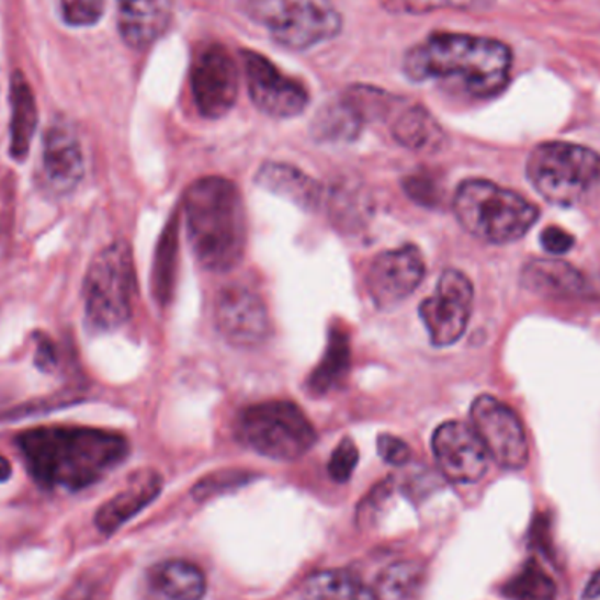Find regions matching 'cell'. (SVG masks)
<instances>
[{
  "mask_svg": "<svg viewBox=\"0 0 600 600\" xmlns=\"http://www.w3.org/2000/svg\"><path fill=\"white\" fill-rule=\"evenodd\" d=\"M216 325L230 344L254 348L271 333L268 306L254 290L228 285L216 301Z\"/></svg>",
  "mask_w": 600,
  "mask_h": 600,
  "instance_id": "13",
  "label": "cell"
},
{
  "mask_svg": "<svg viewBox=\"0 0 600 600\" xmlns=\"http://www.w3.org/2000/svg\"><path fill=\"white\" fill-rule=\"evenodd\" d=\"M474 288L464 272L448 269L434 294L420 304V318L435 347H450L464 336L473 313Z\"/></svg>",
  "mask_w": 600,
  "mask_h": 600,
  "instance_id": "9",
  "label": "cell"
},
{
  "mask_svg": "<svg viewBox=\"0 0 600 600\" xmlns=\"http://www.w3.org/2000/svg\"><path fill=\"white\" fill-rule=\"evenodd\" d=\"M426 276L423 254L415 245L377 254L369 269L367 288L374 304L382 309L403 303L420 286Z\"/></svg>",
  "mask_w": 600,
  "mask_h": 600,
  "instance_id": "15",
  "label": "cell"
},
{
  "mask_svg": "<svg viewBox=\"0 0 600 600\" xmlns=\"http://www.w3.org/2000/svg\"><path fill=\"white\" fill-rule=\"evenodd\" d=\"M61 14L69 25L90 26L101 20L105 0H60Z\"/></svg>",
  "mask_w": 600,
  "mask_h": 600,
  "instance_id": "31",
  "label": "cell"
},
{
  "mask_svg": "<svg viewBox=\"0 0 600 600\" xmlns=\"http://www.w3.org/2000/svg\"><path fill=\"white\" fill-rule=\"evenodd\" d=\"M237 439L272 461L294 462L316 443V432L303 409L288 400L253 404L241 411Z\"/></svg>",
  "mask_w": 600,
  "mask_h": 600,
  "instance_id": "6",
  "label": "cell"
},
{
  "mask_svg": "<svg viewBox=\"0 0 600 600\" xmlns=\"http://www.w3.org/2000/svg\"><path fill=\"white\" fill-rule=\"evenodd\" d=\"M359 464V450L350 438L342 439L333 450L329 462V474L333 482L347 483Z\"/></svg>",
  "mask_w": 600,
  "mask_h": 600,
  "instance_id": "33",
  "label": "cell"
},
{
  "mask_svg": "<svg viewBox=\"0 0 600 600\" xmlns=\"http://www.w3.org/2000/svg\"><path fill=\"white\" fill-rule=\"evenodd\" d=\"M392 134L404 148L421 154L439 151L446 140L441 125L421 105H411L400 111L392 125Z\"/></svg>",
  "mask_w": 600,
  "mask_h": 600,
  "instance_id": "23",
  "label": "cell"
},
{
  "mask_svg": "<svg viewBox=\"0 0 600 600\" xmlns=\"http://www.w3.org/2000/svg\"><path fill=\"white\" fill-rule=\"evenodd\" d=\"M118 31L132 49L157 43L172 22V0H116Z\"/></svg>",
  "mask_w": 600,
  "mask_h": 600,
  "instance_id": "18",
  "label": "cell"
},
{
  "mask_svg": "<svg viewBox=\"0 0 600 600\" xmlns=\"http://www.w3.org/2000/svg\"><path fill=\"white\" fill-rule=\"evenodd\" d=\"M377 452L386 464L404 465L411 459V450L403 439L390 434H382L377 438Z\"/></svg>",
  "mask_w": 600,
  "mask_h": 600,
  "instance_id": "35",
  "label": "cell"
},
{
  "mask_svg": "<svg viewBox=\"0 0 600 600\" xmlns=\"http://www.w3.org/2000/svg\"><path fill=\"white\" fill-rule=\"evenodd\" d=\"M84 174L83 149L69 123H53L44 136L43 186L61 197L81 183Z\"/></svg>",
  "mask_w": 600,
  "mask_h": 600,
  "instance_id": "16",
  "label": "cell"
},
{
  "mask_svg": "<svg viewBox=\"0 0 600 600\" xmlns=\"http://www.w3.org/2000/svg\"><path fill=\"white\" fill-rule=\"evenodd\" d=\"M404 190L408 192L412 201L423 206H434L441 197L438 183L427 174L409 176L408 180L404 181Z\"/></svg>",
  "mask_w": 600,
  "mask_h": 600,
  "instance_id": "34",
  "label": "cell"
},
{
  "mask_svg": "<svg viewBox=\"0 0 600 600\" xmlns=\"http://www.w3.org/2000/svg\"><path fill=\"white\" fill-rule=\"evenodd\" d=\"M248 479V474L241 471H225V473H216L207 476L206 479L193 487V497L197 500H206L210 497L216 496L219 491L230 490V488L241 487Z\"/></svg>",
  "mask_w": 600,
  "mask_h": 600,
  "instance_id": "32",
  "label": "cell"
},
{
  "mask_svg": "<svg viewBox=\"0 0 600 600\" xmlns=\"http://www.w3.org/2000/svg\"><path fill=\"white\" fill-rule=\"evenodd\" d=\"M473 429L490 459L505 469H523L529 462V441L517 412L491 395H482L471 408Z\"/></svg>",
  "mask_w": 600,
  "mask_h": 600,
  "instance_id": "10",
  "label": "cell"
},
{
  "mask_svg": "<svg viewBox=\"0 0 600 600\" xmlns=\"http://www.w3.org/2000/svg\"><path fill=\"white\" fill-rule=\"evenodd\" d=\"M426 573L417 562H395L376 581L377 600H418Z\"/></svg>",
  "mask_w": 600,
  "mask_h": 600,
  "instance_id": "28",
  "label": "cell"
},
{
  "mask_svg": "<svg viewBox=\"0 0 600 600\" xmlns=\"http://www.w3.org/2000/svg\"><path fill=\"white\" fill-rule=\"evenodd\" d=\"M522 283L543 297H600V286L564 260H532L523 269Z\"/></svg>",
  "mask_w": 600,
  "mask_h": 600,
  "instance_id": "17",
  "label": "cell"
},
{
  "mask_svg": "<svg viewBox=\"0 0 600 600\" xmlns=\"http://www.w3.org/2000/svg\"><path fill=\"white\" fill-rule=\"evenodd\" d=\"M350 332L342 324L330 327L327 348L320 364L307 377V390L313 395H327L336 390L347 380L351 365Z\"/></svg>",
  "mask_w": 600,
  "mask_h": 600,
  "instance_id": "22",
  "label": "cell"
},
{
  "mask_svg": "<svg viewBox=\"0 0 600 600\" xmlns=\"http://www.w3.org/2000/svg\"><path fill=\"white\" fill-rule=\"evenodd\" d=\"M11 473H13V469H11V464H9L8 459L0 455V483L8 482V479L11 478Z\"/></svg>",
  "mask_w": 600,
  "mask_h": 600,
  "instance_id": "38",
  "label": "cell"
},
{
  "mask_svg": "<svg viewBox=\"0 0 600 600\" xmlns=\"http://www.w3.org/2000/svg\"><path fill=\"white\" fill-rule=\"evenodd\" d=\"M453 210L467 233L491 245L517 241L540 219V210L531 201L487 180L464 181Z\"/></svg>",
  "mask_w": 600,
  "mask_h": 600,
  "instance_id": "4",
  "label": "cell"
},
{
  "mask_svg": "<svg viewBox=\"0 0 600 600\" xmlns=\"http://www.w3.org/2000/svg\"><path fill=\"white\" fill-rule=\"evenodd\" d=\"M513 69V52L502 41L482 35L435 32L404 57L411 81L456 79L465 92L490 99L505 92Z\"/></svg>",
  "mask_w": 600,
  "mask_h": 600,
  "instance_id": "2",
  "label": "cell"
},
{
  "mask_svg": "<svg viewBox=\"0 0 600 600\" xmlns=\"http://www.w3.org/2000/svg\"><path fill=\"white\" fill-rule=\"evenodd\" d=\"M304 593L309 600H377L374 588L341 569L316 573L304 585Z\"/></svg>",
  "mask_w": 600,
  "mask_h": 600,
  "instance_id": "26",
  "label": "cell"
},
{
  "mask_svg": "<svg viewBox=\"0 0 600 600\" xmlns=\"http://www.w3.org/2000/svg\"><path fill=\"white\" fill-rule=\"evenodd\" d=\"M178 234H180V216L172 215L160 241L154 265V294L158 304H167L172 297V286L176 281V265H178Z\"/></svg>",
  "mask_w": 600,
  "mask_h": 600,
  "instance_id": "27",
  "label": "cell"
},
{
  "mask_svg": "<svg viewBox=\"0 0 600 600\" xmlns=\"http://www.w3.org/2000/svg\"><path fill=\"white\" fill-rule=\"evenodd\" d=\"M388 13L426 14L438 9H485L494 0H380Z\"/></svg>",
  "mask_w": 600,
  "mask_h": 600,
  "instance_id": "30",
  "label": "cell"
},
{
  "mask_svg": "<svg viewBox=\"0 0 600 600\" xmlns=\"http://www.w3.org/2000/svg\"><path fill=\"white\" fill-rule=\"evenodd\" d=\"M254 181L263 190L288 199L304 210H316L324 201L321 184L288 163H263Z\"/></svg>",
  "mask_w": 600,
  "mask_h": 600,
  "instance_id": "21",
  "label": "cell"
},
{
  "mask_svg": "<svg viewBox=\"0 0 600 600\" xmlns=\"http://www.w3.org/2000/svg\"><path fill=\"white\" fill-rule=\"evenodd\" d=\"M432 450L439 469L450 482L469 485L487 474L490 462L487 448L476 430L462 421H446L439 427L432 438Z\"/></svg>",
  "mask_w": 600,
  "mask_h": 600,
  "instance_id": "14",
  "label": "cell"
},
{
  "mask_svg": "<svg viewBox=\"0 0 600 600\" xmlns=\"http://www.w3.org/2000/svg\"><path fill=\"white\" fill-rule=\"evenodd\" d=\"M364 125L355 107L347 97L341 95L338 101L327 102L318 111L313 120L312 132L315 139L324 143H347L356 139Z\"/></svg>",
  "mask_w": 600,
  "mask_h": 600,
  "instance_id": "25",
  "label": "cell"
},
{
  "mask_svg": "<svg viewBox=\"0 0 600 600\" xmlns=\"http://www.w3.org/2000/svg\"><path fill=\"white\" fill-rule=\"evenodd\" d=\"M162 491V476L155 471H140L134 474L127 487L107 500L95 513L97 531L113 535L132 518L139 514L146 506L151 505Z\"/></svg>",
  "mask_w": 600,
  "mask_h": 600,
  "instance_id": "19",
  "label": "cell"
},
{
  "mask_svg": "<svg viewBox=\"0 0 600 600\" xmlns=\"http://www.w3.org/2000/svg\"><path fill=\"white\" fill-rule=\"evenodd\" d=\"M541 245L550 254L561 257V254L569 253L573 250L575 236H570L564 228L548 227L541 234Z\"/></svg>",
  "mask_w": 600,
  "mask_h": 600,
  "instance_id": "36",
  "label": "cell"
},
{
  "mask_svg": "<svg viewBox=\"0 0 600 600\" xmlns=\"http://www.w3.org/2000/svg\"><path fill=\"white\" fill-rule=\"evenodd\" d=\"M206 575L186 561H166L146 570L145 600H202L206 596Z\"/></svg>",
  "mask_w": 600,
  "mask_h": 600,
  "instance_id": "20",
  "label": "cell"
},
{
  "mask_svg": "<svg viewBox=\"0 0 600 600\" xmlns=\"http://www.w3.org/2000/svg\"><path fill=\"white\" fill-rule=\"evenodd\" d=\"M192 92L206 118H222L233 110L239 95V70L222 44L207 46L193 64Z\"/></svg>",
  "mask_w": 600,
  "mask_h": 600,
  "instance_id": "12",
  "label": "cell"
},
{
  "mask_svg": "<svg viewBox=\"0 0 600 600\" xmlns=\"http://www.w3.org/2000/svg\"><path fill=\"white\" fill-rule=\"evenodd\" d=\"M527 174L546 201L575 206L600 184V155L573 143H543L529 157Z\"/></svg>",
  "mask_w": 600,
  "mask_h": 600,
  "instance_id": "5",
  "label": "cell"
},
{
  "mask_svg": "<svg viewBox=\"0 0 600 600\" xmlns=\"http://www.w3.org/2000/svg\"><path fill=\"white\" fill-rule=\"evenodd\" d=\"M189 241L202 268L225 272L241 262L246 250V211L236 183L206 176L184 195Z\"/></svg>",
  "mask_w": 600,
  "mask_h": 600,
  "instance_id": "3",
  "label": "cell"
},
{
  "mask_svg": "<svg viewBox=\"0 0 600 600\" xmlns=\"http://www.w3.org/2000/svg\"><path fill=\"white\" fill-rule=\"evenodd\" d=\"M251 101L272 118H294L309 104V93L297 79L283 75L262 53L242 52Z\"/></svg>",
  "mask_w": 600,
  "mask_h": 600,
  "instance_id": "11",
  "label": "cell"
},
{
  "mask_svg": "<svg viewBox=\"0 0 600 600\" xmlns=\"http://www.w3.org/2000/svg\"><path fill=\"white\" fill-rule=\"evenodd\" d=\"M16 446L34 482L46 490L92 487L128 455L127 439L92 427H37L18 435Z\"/></svg>",
  "mask_w": 600,
  "mask_h": 600,
  "instance_id": "1",
  "label": "cell"
},
{
  "mask_svg": "<svg viewBox=\"0 0 600 600\" xmlns=\"http://www.w3.org/2000/svg\"><path fill=\"white\" fill-rule=\"evenodd\" d=\"M11 155L22 162L29 155L37 125L34 93L22 72H14L11 78Z\"/></svg>",
  "mask_w": 600,
  "mask_h": 600,
  "instance_id": "24",
  "label": "cell"
},
{
  "mask_svg": "<svg viewBox=\"0 0 600 600\" xmlns=\"http://www.w3.org/2000/svg\"><path fill=\"white\" fill-rule=\"evenodd\" d=\"M136 272L131 246L118 241L97 253L84 278V313L97 330H114L131 318Z\"/></svg>",
  "mask_w": 600,
  "mask_h": 600,
  "instance_id": "7",
  "label": "cell"
},
{
  "mask_svg": "<svg viewBox=\"0 0 600 600\" xmlns=\"http://www.w3.org/2000/svg\"><path fill=\"white\" fill-rule=\"evenodd\" d=\"M245 13L283 48H315L341 32V16L330 0H241Z\"/></svg>",
  "mask_w": 600,
  "mask_h": 600,
  "instance_id": "8",
  "label": "cell"
},
{
  "mask_svg": "<svg viewBox=\"0 0 600 600\" xmlns=\"http://www.w3.org/2000/svg\"><path fill=\"white\" fill-rule=\"evenodd\" d=\"M600 597V570H597L592 579L588 581L587 588H585L584 599L593 600Z\"/></svg>",
  "mask_w": 600,
  "mask_h": 600,
  "instance_id": "37",
  "label": "cell"
},
{
  "mask_svg": "<svg viewBox=\"0 0 600 600\" xmlns=\"http://www.w3.org/2000/svg\"><path fill=\"white\" fill-rule=\"evenodd\" d=\"M557 593L552 576L534 558L502 587V596L511 600H555Z\"/></svg>",
  "mask_w": 600,
  "mask_h": 600,
  "instance_id": "29",
  "label": "cell"
}]
</instances>
